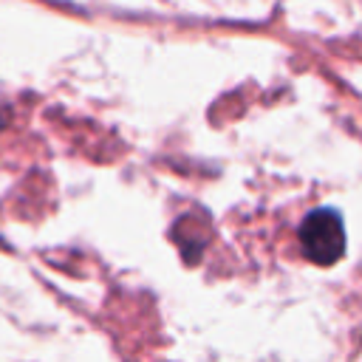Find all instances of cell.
I'll list each match as a JSON object with an SVG mask.
<instances>
[{
  "instance_id": "cell-1",
  "label": "cell",
  "mask_w": 362,
  "mask_h": 362,
  "mask_svg": "<svg viewBox=\"0 0 362 362\" xmlns=\"http://www.w3.org/2000/svg\"><path fill=\"white\" fill-rule=\"evenodd\" d=\"M303 255L317 266H331L345 255V226L337 209H314L297 232Z\"/></svg>"
}]
</instances>
